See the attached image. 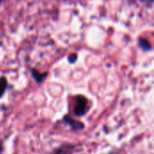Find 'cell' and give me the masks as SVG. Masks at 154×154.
<instances>
[{
    "label": "cell",
    "mask_w": 154,
    "mask_h": 154,
    "mask_svg": "<svg viewBox=\"0 0 154 154\" xmlns=\"http://www.w3.org/2000/svg\"><path fill=\"white\" fill-rule=\"evenodd\" d=\"M87 108V99L84 97H79L77 98L76 106L74 108V113L76 116H80L85 114Z\"/></svg>",
    "instance_id": "cell-1"
},
{
    "label": "cell",
    "mask_w": 154,
    "mask_h": 154,
    "mask_svg": "<svg viewBox=\"0 0 154 154\" xmlns=\"http://www.w3.org/2000/svg\"><path fill=\"white\" fill-rule=\"evenodd\" d=\"M6 87H7V82H6L5 78H1L0 79V97L5 93V91L6 89Z\"/></svg>",
    "instance_id": "cell-2"
},
{
    "label": "cell",
    "mask_w": 154,
    "mask_h": 154,
    "mask_svg": "<svg viewBox=\"0 0 154 154\" xmlns=\"http://www.w3.org/2000/svg\"><path fill=\"white\" fill-rule=\"evenodd\" d=\"M139 44H140V46H141L143 50H145V51H148V50L151 49V44L149 43L148 41H146V40H144V39L139 40Z\"/></svg>",
    "instance_id": "cell-3"
},
{
    "label": "cell",
    "mask_w": 154,
    "mask_h": 154,
    "mask_svg": "<svg viewBox=\"0 0 154 154\" xmlns=\"http://www.w3.org/2000/svg\"><path fill=\"white\" fill-rule=\"evenodd\" d=\"M109 154H119L118 152H111V153Z\"/></svg>",
    "instance_id": "cell-4"
},
{
    "label": "cell",
    "mask_w": 154,
    "mask_h": 154,
    "mask_svg": "<svg viewBox=\"0 0 154 154\" xmlns=\"http://www.w3.org/2000/svg\"><path fill=\"white\" fill-rule=\"evenodd\" d=\"M0 3H1V0H0Z\"/></svg>",
    "instance_id": "cell-5"
}]
</instances>
